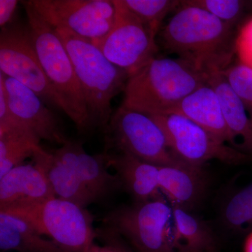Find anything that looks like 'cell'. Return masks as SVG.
<instances>
[{
    "instance_id": "cell-1",
    "label": "cell",
    "mask_w": 252,
    "mask_h": 252,
    "mask_svg": "<svg viewBox=\"0 0 252 252\" xmlns=\"http://www.w3.org/2000/svg\"><path fill=\"white\" fill-rule=\"evenodd\" d=\"M208 79V71L187 60L155 57L128 78L122 106L149 116L170 114Z\"/></svg>"
},
{
    "instance_id": "cell-2",
    "label": "cell",
    "mask_w": 252,
    "mask_h": 252,
    "mask_svg": "<svg viewBox=\"0 0 252 252\" xmlns=\"http://www.w3.org/2000/svg\"><path fill=\"white\" fill-rule=\"evenodd\" d=\"M182 5L162 31V45L205 70H223L231 59L233 26L205 10Z\"/></svg>"
},
{
    "instance_id": "cell-3",
    "label": "cell",
    "mask_w": 252,
    "mask_h": 252,
    "mask_svg": "<svg viewBox=\"0 0 252 252\" xmlns=\"http://www.w3.org/2000/svg\"><path fill=\"white\" fill-rule=\"evenodd\" d=\"M55 30L72 61L92 129L106 130L113 114L112 99L124 91L128 74L111 63L92 41L63 28Z\"/></svg>"
},
{
    "instance_id": "cell-4",
    "label": "cell",
    "mask_w": 252,
    "mask_h": 252,
    "mask_svg": "<svg viewBox=\"0 0 252 252\" xmlns=\"http://www.w3.org/2000/svg\"><path fill=\"white\" fill-rule=\"evenodd\" d=\"M22 2L36 54L59 97L62 110L79 132L93 130L80 84L62 40L55 28L36 11L30 1Z\"/></svg>"
},
{
    "instance_id": "cell-5",
    "label": "cell",
    "mask_w": 252,
    "mask_h": 252,
    "mask_svg": "<svg viewBox=\"0 0 252 252\" xmlns=\"http://www.w3.org/2000/svg\"><path fill=\"white\" fill-rule=\"evenodd\" d=\"M0 212L27 220L66 252H88L97 238L94 219L86 208L58 197Z\"/></svg>"
},
{
    "instance_id": "cell-6",
    "label": "cell",
    "mask_w": 252,
    "mask_h": 252,
    "mask_svg": "<svg viewBox=\"0 0 252 252\" xmlns=\"http://www.w3.org/2000/svg\"><path fill=\"white\" fill-rule=\"evenodd\" d=\"M104 223L126 239L136 252L175 250L172 207L162 197L117 207Z\"/></svg>"
},
{
    "instance_id": "cell-7",
    "label": "cell",
    "mask_w": 252,
    "mask_h": 252,
    "mask_svg": "<svg viewBox=\"0 0 252 252\" xmlns=\"http://www.w3.org/2000/svg\"><path fill=\"white\" fill-rule=\"evenodd\" d=\"M106 132L107 145L119 153L159 167L184 162L172 152L160 126L144 113L121 106L112 114Z\"/></svg>"
},
{
    "instance_id": "cell-8",
    "label": "cell",
    "mask_w": 252,
    "mask_h": 252,
    "mask_svg": "<svg viewBox=\"0 0 252 252\" xmlns=\"http://www.w3.org/2000/svg\"><path fill=\"white\" fill-rule=\"evenodd\" d=\"M150 117L165 132L169 147L181 161L200 167L212 160L233 165L252 163V157L217 140L183 116L171 113Z\"/></svg>"
},
{
    "instance_id": "cell-9",
    "label": "cell",
    "mask_w": 252,
    "mask_h": 252,
    "mask_svg": "<svg viewBox=\"0 0 252 252\" xmlns=\"http://www.w3.org/2000/svg\"><path fill=\"white\" fill-rule=\"evenodd\" d=\"M114 1L117 6L115 23L107 35L93 44L130 77L156 57L157 32L126 9L120 0Z\"/></svg>"
},
{
    "instance_id": "cell-10",
    "label": "cell",
    "mask_w": 252,
    "mask_h": 252,
    "mask_svg": "<svg viewBox=\"0 0 252 252\" xmlns=\"http://www.w3.org/2000/svg\"><path fill=\"white\" fill-rule=\"evenodd\" d=\"M30 2L54 28L67 30L92 42L108 34L117 16L114 0H31Z\"/></svg>"
},
{
    "instance_id": "cell-11",
    "label": "cell",
    "mask_w": 252,
    "mask_h": 252,
    "mask_svg": "<svg viewBox=\"0 0 252 252\" xmlns=\"http://www.w3.org/2000/svg\"><path fill=\"white\" fill-rule=\"evenodd\" d=\"M0 72L29 88L43 101L62 110L36 54L29 29L4 28L0 35Z\"/></svg>"
},
{
    "instance_id": "cell-12",
    "label": "cell",
    "mask_w": 252,
    "mask_h": 252,
    "mask_svg": "<svg viewBox=\"0 0 252 252\" xmlns=\"http://www.w3.org/2000/svg\"><path fill=\"white\" fill-rule=\"evenodd\" d=\"M54 152L75 170L94 203L103 201L123 189L117 174L113 175L108 170L110 166L107 151L91 155L86 153L81 142L69 140Z\"/></svg>"
},
{
    "instance_id": "cell-13",
    "label": "cell",
    "mask_w": 252,
    "mask_h": 252,
    "mask_svg": "<svg viewBox=\"0 0 252 252\" xmlns=\"http://www.w3.org/2000/svg\"><path fill=\"white\" fill-rule=\"evenodd\" d=\"M4 79L11 112L39 140L61 146L69 140L64 135L57 118L34 91L4 74Z\"/></svg>"
},
{
    "instance_id": "cell-14",
    "label": "cell",
    "mask_w": 252,
    "mask_h": 252,
    "mask_svg": "<svg viewBox=\"0 0 252 252\" xmlns=\"http://www.w3.org/2000/svg\"><path fill=\"white\" fill-rule=\"evenodd\" d=\"M56 196L39 167L23 163L0 178V211L41 203Z\"/></svg>"
},
{
    "instance_id": "cell-15",
    "label": "cell",
    "mask_w": 252,
    "mask_h": 252,
    "mask_svg": "<svg viewBox=\"0 0 252 252\" xmlns=\"http://www.w3.org/2000/svg\"><path fill=\"white\" fill-rule=\"evenodd\" d=\"M172 113L187 118L217 140L239 150L238 142L227 125L220 97L208 83L189 94Z\"/></svg>"
},
{
    "instance_id": "cell-16",
    "label": "cell",
    "mask_w": 252,
    "mask_h": 252,
    "mask_svg": "<svg viewBox=\"0 0 252 252\" xmlns=\"http://www.w3.org/2000/svg\"><path fill=\"white\" fill-rule=\"evenodd\" d=\"M203 167L182 162L159 167V188L172 207L192 212L203 200L207 190Z\"/></svg>"
},
{
    "instance_id": "cell-17",
    "label": "cell",
    "mask_w": 252,
    "mask_h": 252,
    "mask_svg": "<svg viewBox=\"0 0 252 252\" xmlns=\"http://www.w3.org/2000/svg\"><path fill=\"white\" fill-rule=\"evenodd\" d=\"M109 166L115 170L125 189L135 202L161 197L159 188V166L141 160L130 154L109 153Z\"/></svg>"
},
{
    "instance_id": "cell-18",
    "label": "cell",
    "mask_w": 252,
    "mask_h": 252,
    "mask_svg": "<svg viewBox=\"0 0 252 252\" xmlns=\"http://www.w3.org/2000/svg\"><path fill=\"white\" fill-rule=\"evenodd\" d=\"M32 160L45 175L56 197L69 200L83 208L94 203L75 170L54 152H49L40 147L33 156Z\"/></svg>"
},
{
    "instance_id": "cell-19",
    "label": "cell",
    "mask_w": 252,
    "mask_h": 252,
    "mask_svg": "<svg viewBox=\"0 0 252 252\" xmlns=\"http://www.w3.org/2000/svg\"><path fill=\"white\" fill-rule=\"evenodd\" d=\"M208 84L220 97L227 125L237 142L238 149L252 157V124L246 111L220 69L209 72Z\"/></svg>"
},
{
    "instance_id": "cell-20",
    "label": "cell",
    "mask_w": 252,
    "mask_h": 252,
    "mask_svg": "<svg viewBox=\"0 0 252 252\" xmlns=\"http://www.w3.org/2000/svg\"><path fill=\"white\" fill-rule=\"evenodd\" d=\"M0 249L16 252H66L27 220L0 212Z\"/></svg>"
},
{
    "instance_id": "cell-21",
    "label": "cell",
    "mask_w": 252,
    "mask_h": 252,
    "mask_svg": "<svg viewBox=\"0 0 252 252\" xmlns=\"http://www.w3.org/2000/svg\"><path fill=\"white\" fill-rule=\"evenodd\" d=\"M172 207L175 250L216 252L217 239L211 228L192 212Z\"/></svg>"
},
{
    "instance_id": "cell-22",
    "label": "cell",
    "mask_w": 252,
    "mask_h": 252,
    "mask_svg": "<svg viewBox=\"0 0 252 252\" xmlns=\"http://www.w3.org/2000/svg\"><path fill=\"white\" fill-rule=\"evenodd\" d=\"M41 140L31 132L10 131L0 134V178L14 167L32 158Z\"/></svg>"
},
{
    "instance_id": "cell-23",
    "label": "cell",
    "mask_w": 252,
    "mask_h": 252,
    "mask_svg": "<svg viewBox=\"0 0 252 252\" xmlns=\"http://www.w3.org/2000/svg\"><path fill=\"white\" fill-rule=\"evenodd\" d=\"M220 217L225 229L233 233L252 228V182L225 202Z\"/></svg>"
},
{
    "instance_id": "cell-24",
    "label": "cell",
    "mask_w": 252,
    "mask_h": 252,
    "mask_svg": "<svg viewBox=\"0 0 252 252\" xmlns=\"http://www.w3.org/2000/svg\"><path fill=\"white\" fill-rule=\"evenodd\" d=\"M122 4L140 21L158 32L164 18L181 4L176 0H120Z\"/></svg>"
},
{
    "instance_id": "cell-25",
    "label": "cell",
    "mask_w": 252,
    "mask_h": 252,
    "mask_svg": "<svg viewBox=\"0 0 252 252\" xmlns=\"http://www.w3.org/2000/svg\"><path fill=\"white\" fill-rule=\"evenodd\" d=\"M222 73L241 101L252 124V69L239 63L227 67Z\"/></svg>"
},
{
    "instance_id": "cell-26",
    "label": "cell",
    "mask_w": 252,
    "mask_h": 252,
    "mask_svg": "<svg viewBox=\"0 0 252 252\" xmlns=\"http://www.w3.org/2000/svg\"><path fill=\"white\" fill-rule=\"evenodd\" d=\"M245 1L239 0H189L182 4L196 6L233 26L240 18L245 8Z\"/></svg>"
},
{
    "instance_id": "cell-27",
    "label": "cell",
    "mask_w": 252,
    "mask_h": 252,
    "mask_svg": "<svg viewBox=\"0 0 252 252\" xmlns=\"http://www.w3.org/2000/svg\"><path fill=\"white\" fill-rule=\"evenodd\" d=\"M9 131H22L34 134L11 112L6 97L4 74L0 72V134Z\"/></svg>"
},
{
    "instance_id": "cell-28",
    "label": "cell",
    "mask_w": 252,
    "mask_h": 252,
    "mask_svg": "<svg viewBox=\"0 0 252 252\" xmlns=\"http://www.w3.org/2000/svg\"><path fill=\"white\" fill-rule=\"evenodd\" d=\"M235 51L239 63L252 69V18L239 32L235 41Z\"/></svg>"
},
{
    "instance_id": "cell-29",
    "label": "cell",
    "mask_w": 252,
    "mask_h": 252,
    "mask_svg": "<svg viewBox=\"0 0 252 252\" xmlns=\"http://www.w3.org/2000/svg\"><path fill=\"white\" fill-rule=\"evenodd\" d=\"M104 228L99 233L97 232V237L102 239L103 245L94 243L88 252H133L126 245L121 235L107 227Z\"/></svg>"
},
{
    "instance_id": "cell-30",
    "label": "cell",
    "mask_w": 252,
    "mask_h": 252,
    "mask_svg": "<svg viewBox=\"0 0 252 252\" xmlns=\"http://www.w3.org/2000/svg\"><path fill=\"white\" fill-rule=\"evenodd\" d=\"M18 2L16 0H0V26L2 29L12 19Z\"/></svg>"
},
{
    "instance_id": "cell-31",
    "label": "cell",
    "mask_w": 252,
    "mask_h": 252,
    "mask_svg": "<svg viewBox=\"0 0 252 252\" xmlns=\"http://www.w3.org/2000/svg\"><path fill=\"white\" fill-rule=\"evenodd\" d=\"M244 252H252V230L249 233L245 244H244Z\"/></svg>"
},
{
    "instance_id": "cell-32",
    "label": "cell",
    "mask_w": 252,
    "mask_h": 252,
    "mask_svg": "<svg viewBox=\"0 0 252 252\" xmlns=\"http://www.w3.org/2000/svg\"><path fill=\"white\" fill-rule=\"evenodd\" d=\"M189 252V251H179V252Z\"/></svg>"
},
{
    "instance_id": "cell-33",
    "label": "cell",
    "mask_w": 252,
    "mask_h": 252,
    "mask_svg": "<svg viewBox=\"0 0 252 252\" xmlns=\"http://www.w3.org/2000/svg\"></svg>"
}]
</instances>
